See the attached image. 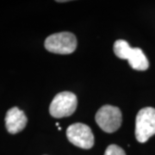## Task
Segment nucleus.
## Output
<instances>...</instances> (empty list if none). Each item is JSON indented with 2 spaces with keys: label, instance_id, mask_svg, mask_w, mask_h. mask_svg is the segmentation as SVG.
<instances>
[{
  "label": "nucleus",
  "instance_id": "39448f33",
  "mask_svg": "<svg viewBox=\"0 0 155 155\" xmlns=\"http://www.w3.org/2000/svg\"><path fill=\"white\" fill-rule=\"evenodd\" d=\"M67 136L72 144L83 149H90L94 145V135L91 129L84 123L78 122L69 126Z\"/></svg>",
  "mask_w": 155,
  "mask_h": 155
},
{
  "label": "nucleus",
  "instance_id": "f03ea898",
  "mask_svg": "<svg viewBox=\"0 0 155 155\" xmlns=\"http://www.w3.org/2000/svg\"><path fill=\"white\" fill-rule=\"evenodd\" d=\"M45 48L54 54H70L77 48V38L70 32H61L49 35L45 41Z\"/></svg>",
  "mask_w": 155,
  "mask_h": 155
},
{
  "label": "nucleus",
  "instance_id": "0eeeda50",
  "mask_svg": "<svg viewBox=\"0 0 155 155\" xmlns=\"http://www.w3.org/2000/svg\"><path fill=\"white\" fill-rule=\"evenodd\" d=\"M126 60H127L130 67L137 71H146L149 67L147 58L143 51L139 48H131L126 56Z\"/></svg>",
  "mask_w": 155,
  "mask_h": 155
},
{
  "label": "nucleus",
  "instance_id": "20e7f679",
  "mask_svg": "<svg viewBox=\"0 0 155 155\" xmlns=\"http://www.w3.org/2000/svg\"><path fill=\"white\" fill-rule=\"evenodd\" d=\"M122 112L115 106H103L96 114V122L106 133H114L118 130L122 125Z\"/></svg>",
  "mask_w": 155,
  "mask_h": 155
},
{
  "label": "nucleus",
  "instance_id": "6e6552de",
  "mask_svg": "<svg viewBox=\"0 0 155 155\" xmlns=\"http://www.w3.org/2000/svg\"><path fill=\"white\" fill-rule=\"evenodd\" d=\"M114 53L118 58L122 60H126V56L131 47L125 40H117L114 43Z\"/></svg>",
  "mask_w": 155,
  "mask_h": 155
},
{
  "label": "nucleus",
  "instance_id": "9d476101",
  "mask_svg": "<svg viewBox=\"0 0 155 155\" xmlns=\"http://www.w3.org/2000/svg\"><path fill=\"white\" fill-rule=\"evenodd\" d=\"M58 129H59V130H61V127L59 126V127H58Z\"/></svg>",
  "mask_w": 155,
  "mask_h": 155
},
{
  "label": "nucleus",
  "instance_id": "7ed1b4c3",
  "mask_svg": "<svg viewBox=\"0 0 155 155\" xmlns=\"http://www.w3.org/2000/svg\"><path fill=\"white\" fill-rule=\"evenodd\" d=\"M78 106L76 95L70 91H63L56 95L49 106V113L55 118L72 116Z\"/></svg>",
  "mask_w": 155,
  "mask_h": 155
},
{
  "label": "nucleus",
  "instance_id": "f257e3e1",
  "mask_svg": "<svg viewBox=\"0 0 155 155\" xmlns=\"http://www.w3.org/2000/svg\"><path fill=\"white\" fill-rule=\"evenodd\" d=\"M155 134V109L146 107L139 111L135 120V137L145 143Z\"/></svg>",
  "mask_w": 155,
  "mask_h": 155
},
{
  "label": "nucleus",
  "instance_id": "423d86ee",
  "mask_svg": "<svg viewBox=\"0 0 155 155\" xmlns=\"http://www.w3.org/2000/svg\"><path fill=\"white\" fill-rule=\"evenodd\" d=\"M28 122V118L24 112L17 107H13L7 111L5 116V125L7 131L15 134L24 129Z\"/></svg>",
  "mask_w": 155,
  "mask_h": 155
},
{
  "label": "nucleus",
  "instance_id": "1a4fd4ad",
  "mask_svg": "<svg viewBox=\"0 0 155 155\" xmlns=\"http://www.w3.org/2000/svg\"><path fill=\"white\" fill-rule=\"evenodd\" d=\"M104 155H126L124 150L117 145H110L107 147Z\"/></svg>",
  "mask_w": 155,
  "mask_h": 155
}]
</instances>
